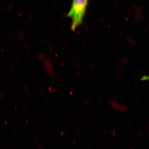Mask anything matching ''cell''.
Returning <instances> with one entry per match:
<instances>
[{
    "label": "cell",
    "mask_w": 149,
    "mask_h": 149,
    "mask_svg": "<svg viewBox=\"0 0 149 149\" xmlns=\"http://www.w3.org/2000/svg\"><path fill=\"white\" fill-rule=\"evenodd\" d=\"M88 0H73L67 16L71 19V28L75 30L83 22L86 13Z\"/></svg>",
    "instance_id": "6da1fadb"
}]
</instances>
